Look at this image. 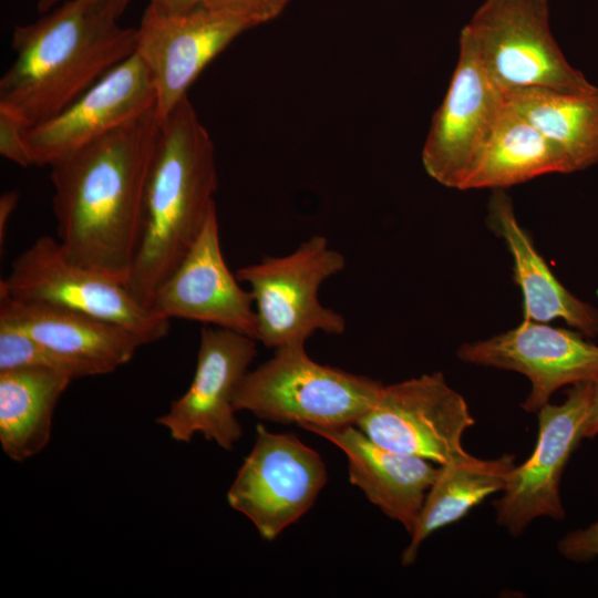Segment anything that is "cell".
<instances>
[{
    "label": "cell",
    "instance_id": "cell-1",
    "mask_svg": "<svg viewBox=\"0 0 598 598\" xmlns=\"http://www.w3.org/2000/svg\"><path fill=\"white\" fill-rule=\"evenodd\" d=\"M155 109L50 167L58 241L73 262L126 283L144 224Z\"/></svg>",
    "mask_w": 598,
    "mask_h": 598
},
{
    "label": "cell",
    "instance_id": "cell-2",
    "mask_svg": "<svg viewBox=\"0 0 598 598\" xmlns=\"http://www.w3.org/2000/svg\"><path fill=\"white\" fill-rule=\"evenodd\" d=\"M117 19L99 0H68L17 25L16 60L0 80V111L27 128L60 113L135 52L136 29Z\"/></svg>",
    "mask_w": 598,
    "mask_h": 598
},
{
    "label": "cell",
    "instance_id": "cell-3",
    "mask_svg": "<svg viewBox=\"0 0 598 598\" xmlns=\"http://www.w3.org/2000/svg\"><path fill=\"white\" fill-rule=\"evenodd\" d=\"M214 144L188 96L161 121L150 167L141 241L126 288L151 309L157 288L190 249L212 210Z\"/></svg>",
    "mask_w": 598,
    "mask_h": 598
},
{
    "label": "cell",
    "instance_id": "cell-4",
    "mask_svg": "<svg viewBox=\"0 0 598 598\" xmlns=\"http://www.w3.org/2000/svg\"><path fill=\"white\" fill-rule=\"evenodd\" d=\"M383 386L379 380L318 363L305 342L295 341L276 348L272 358L244 375L234 406L300 427L357 425Z\"/></svg>",
    "mask_w": 598,
    "mask_h": 598
},
{
    "label": "cell",
    "instance_id": "cell-5",
    "mask_svg": "<svg viewBox=\"0 0 598 598\" xmlns=\"http://www.w3.org/2000/svg\"><path fill=\"white\" fill-rule=\"evenodd\" d=\"M460 38L505 95L529 89L586 93L598 87L563 54L549 27L548 0H485Z\"/></svg>",
    "mask_w": 598,
    "mask_h": 598
},
{
    "label": "cell",
    "instance_id": "cell-6",
    "mask_svg": "<svg viewBox=\"0 0 598 598\" xmlns=\"http://www.w3.org/2000/svg\"><path fill=\"white\" fill-rule=\"evenodd\" d=\"M346 266L344 256L315 235L292 252L264 257L236 277L249 286L257 316L256 340L268 348L302 341L317 331L342 334V315L319 301L320 286Z\"/></svg>",
    "mask_w": 598,
    "mask_h": 598
},
{
    "label": "cell",
    "instance_id": "cell-7",
    "mask_svg": "<svg viewBox=\"0 0 598 598\" xmlns=\"http://www.w3.org/2000/svg\"><path fill=\"white\" fill-rule=\"evenodd\" d=\"M0 290L14 299L58 305L121 324L144 346L169 330V320L140 303L125 283L71 261L49 236L39 237L12 261Z\"/></svg>",
    "mask_w": 598,
    "mask_h": 598
},
{
    "label": "cell",
    "instance_id": "cell-8",
    "mask_svg": "<svg viewBox=\"0 0 598 598\" xmlns=\"http://www.w3.org/2000/svg\"><path fill=\"white\" fill-rule=\"evenodd\" d=\"M327 477L321 456L296 435L258 425L227 501L250 519L261 538L274 540L310 509Z\"/></svg>",
    "mask_w": 598,
    "mask_h": 598
},
{
    "label": "cell",
    "instance_id": "cell-9",
    "mask_svg": "<svg viewBox=\"0 0 598 598\" xmlns=\"http://www.w3.org/2000/svg\"><path fill=\"white\" fill-rule=\"evenodd\" d=\"M475 420L442 372L384 385L358 426L377 444L443 465L464 455L463 434Z\"/></svg>",
    "mask_w": 598,
    "mask_h": 598
},
{
    "label": "cell",
    "instance_id": "cell-10",
    "mask_svg": "<svg viewBox=\"0 0 598 598\" xmlns=\"http://www.w3.org/2000/svg\"><path fill=\"white\" fill-rule=\"evenodd\" d=\"M458 47L450 85L423 145L422 163L435 182L461 190L495 131L505 94L471 45L460 38Z\"/></svg>",
    "mask_w": 598,
    "mask_h": 598
},
{
    "label": "cell",
    "instance_id": "cell-11",
    "mask_svg": "<svg viewBox=\"0 0 598 598\" xmlns=\"http://www.w3.org/2000/svg\"><path fill=\"white\" fill-rule=\"evenodd\" d=\"M592 383L576 384L561 404L537 411L538 433L529 457L509 473L499 498L493 502L496 523L519 536L534 519L565 518L560 481L570 455L582 440Z\"/></svg>",
    "mask_w": 598,
    "mask_h": 598
},
{
    "label": "cell",
    "instance_id": "cell-12",
    "mask_svg": "<svg viewBox=\"0 0 598 598\" xmlns=\"http://www.w3.org/2000/svg\"><path fill=\"white\" fill-rule=\"evenodd\" d=\"M250 28L236 16L205 6L182 14L159 13L147 6L136 28L134 53L153 78L159 121L187 96L208 63Z\"/></svg>",
    "mask_w": 598,
    "mask_h": 598
},
{
    "label": "cell",
    "instance_id": "cell-13",
    "mask_svg": "<svg viewBox=\"0 0 598 598\" xmlns=\"http://www.w3.org/2000/svg\"><path fill=\"white\" fill-rule=\"evenodd\" d=\"M256 342L233 330L203 327L192 383L156 423L177 442L187 443L200 433L221 448L233 450L243 433L234 395L257 355Z\"/></svg>",
    "mask_w": 598,
    "mask_h": 598
},
{
    "label": "cell",
    "instance_id": "cell-14",
    "mask_svg": "<svg viewBox=\"0 0 598 598\" xmlns=\"http://www.w3.org/2000/svg\"><path fill=\"white\" fill-rule=\"evenodd\" d=\"M463 362L518 372L530 382L522 403L536 412L565 385L598 381V346L581 334L532 320L489 339L462 344Z\"/></svg>",
    "mask_w": 598,
    "mask_h": 598
},
{
    "label": "cell",
    "instance_id": "cell-15",
    "mask_svg": "<svg viewBox=\"0 0 598 598\" xmlns=\"http://www.w3.org/2000/svg\"><path fill=\"white\" fill-rule=\"evenodd\" d=\"M155 105L151 72L133 53L60 113L25 131L33 164L50 166L58 158L154 110Z\"/></svg>",
    "mask_w": 598,
    "mask_h": 598
},
{
    "label": "cell",
    "instance_id": "cell-16",
    "mask_svg": "<svg viewBox=\"0 0 598 598\" xmlns=\"http://www.w3.org/2000/svg\"><path fill=\"white\" fill-rule=\"evenodd\" d=\"M238 281L224 259L214 208L183 260L157 288L151 309L168 320L198 321L256 340L254 299Z\"/></svg>",
    "mask_w": 598,
    "mask_h": 598
},
{
    "label": "cell",
    "instance_id": "cell-17",
    "mask_svg": "<svg viewBox=\"0 0 598 598\" xmlns=\"http://www.w3.org/2000/svg\"><path fill=\"white\" fill-rule=\"evenodd\" d=\"M338 446L348 458L350 483L384 515L400 523L410 534L433 484L439 466L409 454L385 448L358 426L305 425Z\"/></svg>",
    "mask_w": 598,
    "mask_h": 598
},
{
    "label": "cell",
    "instance_id": "cell-18",
    "mask_svg": "<svg viewBox=\"0 0 598 598\" xmlns=\"http://www.w3.org/2000/svg\"><path fill=\"white\" fill-rule=\"evenodd\" d=\"M0 320L78 362L89 375L115 371L144 346L136 333L121 324L58 305L14 299L3 290Z\"/></svg>",
    "mask_w": 598,
    "mask_h": 598
},
{
    "label": "cell",
    "instance_id": "cell-19",
    "mask_svg": "<svg viewBox=\"0 0 598 598\" xmlns=\"http://www.w3.org/2000/svg\"><path fill=\"white\" fill-rule=\"evenodd\" d=\"M488 223L513 257L514 280L523 295L524 320L548 322L561 319L588 337L598 334V309L566 289L536 250L519 225L513 202L495 189L488 203Z\"/></svg>",
    "mask_w": 598,
    "mask_h": 598
},
{
    "label": "cell",
    "instance_id": "cell-20",
    "mask_svg": "<svg viewBox=\"0 0 598 598\" xmlns=\"http://www.w3.org/2000/svg\"><path fill=\"white\" fill-rule=\"evenodd\" d=\"M515 465V455L511 453L484 460L467 452L439 465L410 533V543L402 553V565L410 566L415 561L420 546L430 535L456 523L485 498L502 492Z\"/></svg>",
    "mask_w": 598,
    "mask_h": 598
},
{
    "label": "cell",
    "instance_id": "cell-21",
    "mask_svg": "<svg viewBox=\"0 0 598 598\" xmlns=\"http://www.w3.org/2000/svg\"><path fill=\"white\" fill-rule=\"evenodd\" d=\"M505 102L548 140L566 174L598 164V87L586 93L529 89L505 95Z\"/></svg>",
    "mask_w": 598,
    "mask_h": 598
},
{
    "label": "cell",
    "instance_id": "cell-22",
    "mask_svg": "<svg viewBox=\"0 0 598 598\" xmlns=\"http://www.w3.org/2000/svg\"><path fill=\"white\" fill-rule=\"evenodd\" d=\"M73 379L47 369L0 372V443L16 462L49 443L56 403Z\"/></svg>",
    "mask_w": 598,
    "mask_h": 598
},
{
    "label": "cell",
    "instance_id": "cell-23",
    "mask_svg": "<svg viewBox=\"0 0 598 598\" xmlns=\"http://www.w3.org/2000/svg\"><path fill=\"white\" fill-rule=\"evenodd\" d=\"M565 173L548 140L505 102L495 131L461 190L503 189L537 176Z\"/></svg>",
    "mask_w": 598,
    "mask_h": 598
},
{
    "label": "cell",
    "instance_id": "cell-24",
    "mask_svg": "<svg viewBox=\"0 0 598 598\" xmlns=\"http://www.w3.org/2000/svg\"><path fill=\"white\" fill-rule=\"evenodd\" d=\"M17 369H47L72 379L89 377L78 362L59 354L10 322L0 320V372Z\"/></svg>",
    "mask_w": 598,
    "mask_h": 598
},
{
    "label": "cell",
    "instance_id": "cell-25",
    "mask_svg": "<svg viewBox=\"0 0 598 598\" xmlns=\"http://www.w3.org/2000/svg\"><path fill=\"white\" fill-rule=\"evenodd\" d=\"M290 0H206L205 7L236 16L252 27L277 18Z\"/></svg>",
    "mask_w": 598,
    "mask_h": 598
},
{
    "label": "cell",
    "instance_id": "cell-26",
    "mask_svg": "<svg viewBox=\"0 0 598 598\" xmlns=\"http://www.w3.org/2000/svg\"><path fill=\"white\" fill-rule=\"evenodd\" d=\"M27 130L18 118L0 111V154L22 167L34 165L25 142Z\"/></svg>",
    "mask_w": 598,
    "mask_h": 598
},
{
    "label": "cell",
    "instance_id": "cell-27",
    "mask_svg": "<svg viewBox=\"0 0 598 598\" xmlns=\"http://www.w3.org/2000/svg\"><path fill=\"white\" fill-rule=\"evenodd\" d=\"M558 551L573 561H589L598 557V520L586 528L566 534L557 544Z\"/></svg>",
    "mask_w": 598,
    "mask_h": 598
},
{
    "label": "cell",
    "instance_id": "cell-28",
    "mask_svg": "<svg viewBox=\"0 0 598 598\" xmlns=\"http://www.w3.org/2000/svg\"><path fill=\"white\" fill-rule=\"evenodd\" d=\"M206 0H148V7L164 14H182L204 6Z\"/></svg>",
    "mask_w": 598,
    "mask_h": 598
},
{
    "label": "cell",
    "instance_id": "cell-29",
    "mask_svg": "<svg viewBox=\"0 0 598 598\" xmlns=\"http://www.w3.org/2000/svg\"><path fill=\"white\" fill-rule=\"evenodd\" d=\"M19 200L18 192L11 190L4 193L0 198V247H3L6 240V230L9 218L13 213Z\"/></svg>",
    "mask_w": 598,
    "mask_h": 598
},
{
    "label": "cell",
    "instance_id": "cell-30",
    "mask_svg": "<svg viewBox=\"0 0 598 598\" xmlns=\"http://www.w3.org/2000/svg\"><path fill=\"white\" fill-rule=\"evenodd\" d=\"M598 435V381L592 383L591 402L588 416L582 430V439H594Z\"/></svg>",
    "mask_w": 598,
    "mask_h": 598
},
{
    "label": "cell",
    "instance_id": "cell-31",
    "mask_svg": "<svg viewBox=\"0 0 598 598\" xmlns=\"http://www.w3.org/2000/svg\"><path fill=\"white\" fill-rule=\"evenodd\" d=\"M99 2L116 18H120L131 0H99Z\"/></svg>",
    "mask_w": 598,
    "mask_h": 598
}]
</instances>
